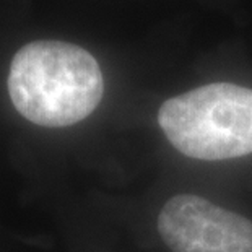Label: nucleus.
Listing matches in <instances>:
<instances>
[{"instance_id":"nucleus-1","label":"nucleus","mask_w":252,"mask_h":252,"mask_svg":"<svg viewBox=\"0 0 252 252\" xmlns=\"http://www.w3.org/2000/svg\"><path fill=\"white\" fill-rule=\"evenodd\" d=\"M8 94L25 119L42 127L83 121L99 104L104 78L96 59L72 42L34 41L10 63Z\"/></svg>"},{"instance_id":"nucleus-2","label":"nucleus","mask_w":252,"mask_h":252,"mask_svg":"<svg viewBox=\"0 0 252 252\" xmlns=\"http://www.w3.org/2000/svg\"><path fill=\"white\" fill-rule=\"evenodd\" d=\"M159 127L189 158L218 161L252 153V90L212 83L164 101Z\"/></svg>"},{"instance_id":"nucleus-3","label":"nucleus","mask_w":252,"mask_h":252,"mask_svg":"<svg viewBox=\"0 0 252 252\" xmlns=\"http://www.w3.org/2000/svg\"><path fill=\"white\" fill-rule=\"evenodd\" d=\"M158 231L173 252H252V221L198 195L166 202Z\"/></svg>"}]
</instances>
